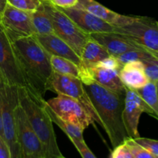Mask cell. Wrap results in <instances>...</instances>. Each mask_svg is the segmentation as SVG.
Segmentation results:
<instances>
[{
  "mask_svg": "<svg viewBox=\"0 0 158 158\" xmlns=\"http://www.w3.org/2000/svg\"><path fill=\"white\" fill-rule=\"evenodd\" d=\"M71 140L75 148L80 153L81 157L83 158H97L95 157L92 151L89 150L84 140H79L76 139H69Z\"/></svg>",
  "mask_w": 158,
  "mask_h": 158,
  "instance_id": "cell-30",
  "label": "cell"
},
{
  "mask_svg": "<svg viewBox=\"0 0 158 158\" xmlns=\"http://www.w3.org/2000/svg\"><path fill=\"white\" fill-rule=\"evenodd\" d=\"M111 158H134V157L126 143L123 142V143L114 148Z\"/></svg>",
  "mask_w": 158,
  "mask_h": 158,
  "instance_id": "cell-31",
  "label": "cell"
},
{
  "mask_svg": "<svg viewBox=\"0 0 158 158\" xmlns=\"http://www.w3.org/2000/svg\"><path fill=\"white\" fill-rule=\"evenodd\" d=\"M47 90L55 92L57 95L61 94L77 100L84 106L94 121L97 123L98 120L94 106L80 79L73 76L63 75L52 72L48 83Z\"/></svg>",
  "mask_w": 158,
  "mask_h": 158,
  "instance_id": "cell-8",
  "label": "cell"
},
{
  "mask_svg": "<svg viewBox=\"0 0 158 158\" xmlns=\"http://www.w3.org/2000/svg\"><path fill=\"white\" fill-rule=\"evenodd\" d=\"M89 35L91 38L103 46L110 56L114 57L118 56L129 51L143 49L117 32H100L93 33Z\"/></svg>",
  "mask_w": 158,
  "mask_h": 158,
  "instance_id": "cell-16",
  "label": "cell"
},
{
  "mask_svg": "<svg viewBox=\"0 0 158 158\" xmlns=\"http://www.w3.org/2000/svg\"><path fill=\"white\" fill-rule=\"evenodd\" d=\"M127 148H129L130 151L132 154L134 158H157L153 154H151L149 151H147L140 145L136 143L132 138L127 139L124 141Z\"/></svg>",
  "mask_w": 158,
  "mask_h": 158,
  "instance_id": "cell-25",
  "label": "cell"
},
{
  "mask_svg": "<svg viewBox=\"0 0 158 158\" xmlns=\"http://www.w3.org/2000/svg\"><path fill=\"white\" fill-rule=\"evenodd\" d=\"M114 32L120 34L158 59V25L153 19L134 16V20L129 24L115 26Z\"/></svg>",
  "mask_w": 158,
  "mask_h": 158,
  "instance_id": "cell-4",
  "label": "cell"
},
{
  "mask_svg": "<svg viewBox=\"0 0 158 158\" xmlns=\"http://www.w3.org/2000/svg\"><path fill=\"white\" fill-rule=\"evenodd\" d=\"M80 79L83 84L95 82L103 87L121 95L126 94V87L119 77V70L108 69L97 66L80 67Z\"/></svg>",
  "mask_w": 158,
  "mask_h": 158,
  "instance_id": "cell-13",
  "label": "cell"
},
{
  "mask_svg": "<svg viewBox=\"0 0 158 158\" xmlns=\"http://www.w3.org/2000/svg\"><path fill=\"white\" fill-rule=\"evenodd\" d=\"M136 91L151 107L154 114V117L158 120V96L155 83L149 82L140 89H136Z\"/></svg>",
  "mask_w": 158,
  "mask_h": 158,
  "instance_id": "cell-23",
  "label": "cell"
},
{
  "mask_svg": "<svg viewBox=\"0 0 158 158\" xmlns=\"http://www.w3.org/2000/svg\"><path fill=\"white\" fill-rule=\"evenodd\" d=\"M59 8V7H58ZM86 33H100L114 32L115 26L103 21L85 9L77 6L67 9L60 8Z\"/></svg>",
  "mask_w": 158,
  "mask_h": 158,
  "instance_id": "cell-14",
  "label": "cell"
},
{
  "mask_svg": "<svg viewBox=\"0 0 158 158\" xmlns=\"http://www.w3.org/2000/svg\"><path fill=\"white\" fill-rule=\"evenodd\" d=\"M0 158H12L10 150L3 137L0 136Z\"/></svg>",
  "mask_w": 158,
  "mask_h": 158,
  "instance_id": "cell-33",
  "label": "cell"
},
{
  "mask_svg": "<svg viewBox=\"0 0 158 158\" xmlns=\"http://www.w3.org/2000/svg\"><path fill=\"white\" fill-rule=\"evenodd\" d=\"M19 158H38V157H26V156H20Z\"/></svg>",
  "mask_w": 158,
  "mask_h": 158,
  "instance_id": "cell-37",
  "label": "cell"
},
{
  "mask_svg": "<svg viewBox=\"0 0 158 158\" xmlns=\"http://www.w3.org/2000/svg\"><path fill=\"white\" fill-rule=\"evenodd\" d=\"M52 72L63 75H69L80 79V69L76 63L63 57L50 56Z\"/></svg>",
  "mask_w": 158,
  "mask_h": 158,
  "instance_id": "cell-22",
  "label": "cell"
},
{
  "mask_svg": "<svg viewBox=\"0 0 158 158\" xmlns=\"http://www.w3.org/2000/svg\"><path fill=\"white\" fill-rule=\"evenodd\" d=\"M44 107L47 114H49V117L52 120V123L56 124L66 135L68 136L69 139H76V140H84L83 139V131L84 130L82 129L80 127L77 126L75 124L69 123L67 121H65L63 119L60 118L52 110L50 107L47 105L46 101L45 100L44 103Z\"/></svg>",
  "mask_w": 158,
  "mask_h": 158,
  "instance_id": "cell-21",
  "label": "cell"
},
{
  "mask_svg": "<svg viewBox=\"0 0 158 158\" xmlns=\"http://www.w3.org/2000/svg\"><path fill=\"white\" fill-rule=\"evenodd\" d=\"M76 6L88 11L93 15H96L114 26H125L131 23L134 19V16L117 13L95 0H78Z\"/></svg>",
  "mask_w": 158,
  "mask_h": 158,
  "instance_id": "cell-17",
  "label": "cell"
},
{
  "mask_svg": "<svg viewBox=\"0 0 158 158\" xmlns=\"http://www.w3.org/2000/svg\"><path fill=\"white\" fill-rule=\"evenodd\" d=\"M7 2L19 9L32 12L40 7L42 0H7Z\"/></svg>",
  "mask_w": 158,
  "mask_h": 158,
  "instance_id": "cell-27",
  "label": "cell"
},
{
  "mask_svg": "<svg viewBox=\"0 0 158 158\" xmlns=\"http://www.w3.org/2000/svg\"><path fill=\"white\" fill-rule=\"evenodd\" d=\"M92 66H97V67L105 68V69H117V70H120L122 67V65L117 60V59L116 57L112 56H109L108 57H106V58L100 60V61L96 63L95 64L92 65Z\"/></svg>",
  "mask_w": 158,
  "mask_h": 158,
  "instance_id": "cell-29",
  "label": "cell"
},
{
  "mask_svg": "<svg viewBox=\"0 0 158 158\" xmlns=\"http://www.w3.org/2000/svg\"><path fill=\"white\" fill-rule=\"evenodd\" d=\"M32 22L35 33L38 35L54 33L52 21L43 2L36 10L32 12Z\"/></svg>",
  "mask_w": 158,
  "mask_h": 158,
  "instance_id": "cell-20",
  "label": "cell"
},
{
  "mask_svg": "<svg viewBox=\"0 0 158 158\" xmlns=\"http://www.w3.org/2000/svg\"><path fill=\"white\" fill-rule=\"evenodd\" d=\"M18 104V86L6 85L0 89V114L3 136L10 150L12 158H19L20 154L15 114Z\"/></svg>",
  "mask_w": 158,
  "mask_h": 158,
  "instance_id": "cell-6",
  "label": "cell"
},
{
  "mask_svg": "<svg viewBox=\"0 0 158 158\" xmlns=\"http://www.w3.org/2000/svg\"><path fill=\"white\" fill-rule=\"evenodd\" d=\"M83 86L94 106L97 123L106 131L113 148L130 138L122 118L125 95L113 92L95 82Z\"/></svg>",
  "mask_w": 158,
  "mask_h": 158,
  "instance_id": "cell-2",
  "label": "cell"
},
{
  "mask_svg": "<svg viewBox=\"0 0 158 158\" xmlns=\"http://www.w3.org/2000/svg\"><path fill=\"white\" fill-rule=\"evenodd\" d=\"M46 103L60 118L83 130L95 122L84 106L72 97L58 94L56 97L48 100Z\"/></svg>",
  "mask_w": 158,
  "mask_h": 158,
  "instance_id": "cell-9",
  "label": "cell"
},
{
  "mask_svg": "<svg viewBox=\"0 0 158 158\" xmlns=\"http://www.w3.org/2000/svg\"><path fill=\"white\" fill-rule=\"evenodd\" d=\"M0 73L8 86L27 87L13 44L0 23Z\"/></svg>",
  "mask_w": 158,
  "mask_h": 158,
  "instance_id": "cell-7",
  "label": "cell"
},
{
  "mask_svg": "<svg viewBox=\"0 0 158 158\" xmlns=\"http://www.w3.org/2000/svg\"><path fill=\"white\" fill-rule=\"evenodd\" d=\"M19 104L38 138L48 158H66L59 148L52 121L44 107L45 100L25 86L18 87Z\"/></svg>",
  "mask_w": 158,
  "mask_h": 158,
  "instance_id": "cell-3",
  "label": "cell"
},
{
  "mask_svg": "<svg viewBox=\"0 0 158 158\" xmlns=\"http://www.w3.org/2000/svg\"><path fill=\"white\" fill-rule=\"evenodd\" d=\"M43 49L48 52L49 56L63 57L73 62L80 67L81 66V59L80 56L61 38L55 33L46 34V35H35Z\"/></svg>",
  "mask_w": 158,
  "mask_h": 158,
  "instance_id": "cell-15",
  "label": "cell"
},
{
  "mask_svg": "<svg viewBox=\"0 0 158 158\" xmlns=\"http://www.w3.org/2000/svg\"><path fill=\"white\" fill-rule=\"evenodd\" d=\"M116 58L117 59L120 64L123 66L125 63H129L131 61H143L150 59H157L155 56L153 55L148 51L144 49H137V50H132L127 52L125 53L118 56Z\"/></svg>",
  "mask_w": 158,
  "mask_h": 158,
  "instance_id": "cell-24",
  "label": "cell"
},
{
  "mask_svg": "<svg viewBox=\"0 0 158 158\" xmlns=\"http://www.w3.org/2000/svg\"><path fill=\"white\" fill-rule=\"evenodd\" d=\"M119 77L123 86L131 89H138L149 83L141 61H131L123 65L119 70Z\"/></svg>",
  "mask_w": 158,
  "mask_h": 158,
  "instance_id": "cell-18",
  "label": "cell"
},
{
  "mask_svg": "<svg viewBox=\"0 0 158 158\" xmlns=\"http://www.w3.org/2000/svg\"><path fill=\"white\" fill-rule=\"evenodd\" d=\"M109 56L110 54L103 46L90 37L82 49L80 54L82 63L80 67L90 66Z\"/></svg>",
  "mask_w": 158,
  "mask_h": 158,
  "instance_id": "cell-19",
  "label": "cell"
},
{
  "mask_svg": "<svg viewBox=\"0 0 158 158\" xmlns=\"http://www.w3.org/2000/svg\"><path fill=\"white\" fill-rule=\"evenodd\" d=\"M0 136L4 138L3 136V131H2V119H1V114H0Z\"/></svg>",
  "mask_w": 158,
  "mask_h": 158,
  "instance_id": "cell-36",
  "label": "cell"
},
{
  "mask_svg": "<svg viewBox=\"0 0 158 158\" xmlns=\"http://www.w3.org/2000/svg\"><path fill=\"white\" fill-rule=\"evenodd\" d=\"M51 2L56 7L62 9L72 8L77 6L78 0H50Z\"/></svg>",
  "mask_w": 158,
  "mask_h": 158,
  "instance_id": "cell-32",
  "label": "cell"
},
{
  "mask_svg": "<svg viewBox=\"0 0 158 158\" xmlns=\"http://www.w3.org/2000/svg\"><path fill=\"white\" fill-rule=\"evenodd\" d=\"M42 2L50 17L54 33L66 42L80 56L82 49L90 35L82 30L60 8L54 6L50 0H42Z\"/></svg>",
  "mask_w": 158,
  "mask_h": 158,
  "instance_id": "cell-5",
  "label": "cell"
},
{
  "mask_svg": "<svg viewBox=\"0 0 158 158\" xmlns=\"http://www.w3.org/2000/svg\"><path fill=\"white\" fill-rule=\"evenodd\" d=\"M0 23L10 38L35 35L32 12L21 10L7 4L0 16Z\"/></svg>",
  "mask_w": 158,
  "mask_h": 158,
  "instance_id": "cell-12",
  "label": "cell"
},
{
  "mask_svg": "<svg viewBox=\"0 0 158 158\" xmlns=\"http://www.w3.org/2000/svg\"><path fill=\"white\" fill-rule=\"evenodd\" d=\"M143 113H147L154 117L151 107L140 97L138 93L134 89L126 87L122 118L130 138L134 139L140 137L138 132V125Z\"/></svg>",
  "mask_w": 158,
  "mask_h": 158,
  "instance_id": "cell-11",
  "label": "cell"
},
{
  "mask_svg": "<svg viewBox=\"0 0 158 158\" xmlns=\"http://www.w3.org/2000/svg\"><path fill=\"white\" fill-rule=\"evenodd\" d=\"M10 39L27 88L44 97L52 73L50 56L35 35Z\"/></svg>",
  "mask_w": 158,
  "mask_h": 158,
  "instance_id": "cell-1",
  "label": "cell"
},
{
  "mask_svg": "<svg viewBox=\"0 0 158 158\" xmlns=\"http://www.w3.org/2000/svg\"><path fill=\"white\" fill-rule=\"evenodd\" d=\"M147 77L150 82L156 83L158 81V59H150L142 61Z\"/></svg>",
  "mask_w": 158,
  "mask_h": 158,
  "instance_id": "cell-26",
  "label": "cell"
},
{
  "mask_svg": "<svg viewBox=\"0 0 158 158\" xmlns=\"http://www.w3.org/2000/svg\"><path fill=\"white\" fill-rule=\"evenodd\" d=\"M155 84H156V88H157V96H158V81L155 83Z\"/></svg>",
  "mask_w": 158,
  "mask_h": 158,
  "instance_id": "cell-38",
  "label": "cell"
},
{
  "mask_svg": "<svg viewBox=\"0 0 158 158\" xmlns=\"http://www.w3.org/2000/svg\"><path fill=\"white\" fill-rule=\"evenodd\" d=\"M6 86V82H5L4 79H3L1 73H0V89H2V88H4Z\"/></svg>",
  "mask_w": 158,
  "mask_h": 158,
  "instance_id": "cell-35",
  "label": "cell"
},
{
  "mask_svg": "<svg viewBox=\"0 0 158 158\" xmlns=\"http://www.w3.org/2000/svg\"><path fill=\"white\" fill-rule=\"evenodd\" d=\"M157 25H158V21H157Z\"/></svg>",
  "mask_w": 158,
  "mask_h": 158,
  "instance_id": "cell-39",
  "label": "cell"
},
{
  "mask_svg": "<svg viewBox=\"0 0 158 158\" xmlns=\"http://www.w3.org/2000/svg\"><path fill=\"white\" fill-rule=\"evenodd\" d=\"M17 138L19 145L20 156L48 158L44 147L31 128L23 108L17 105L15 110Z\"/></svg>",
  "mask_w": 158,
  "mask_h": 158,
  "instance_id": "cell-10",
  "label": "cell"
},
{
  "mask_svg": "<svg viewBox=\"0 0 158 158\" xmlns=\"http://www.w3.org/2000/svg\"><path fill=\"white\" fill-rule=\"evenodd\" d=\"M7 4V0H0V16H1V14L2 13Z\"/></svg>",
  "mask_w": 158,
  "mask_h": 158,
  "instance_id": "cell-34",
  "label": "cell"
},
{
  "mask_svg": "<svg viewBox=\"0 0 158 158\" xmlns=\"http://www.w3.org/2000/svg\"><path fill=\"white\" fill-rule=\"evenodd\" d=\"M134 140L142 148L149 151L151 154L158 158V140L140 137L134 138Z\"/></svg>",
  "mask_w": 158,
  "mask_h": 158,
  "instance_id": "cell-28",
  "label": "cell"
}]
</instances>
